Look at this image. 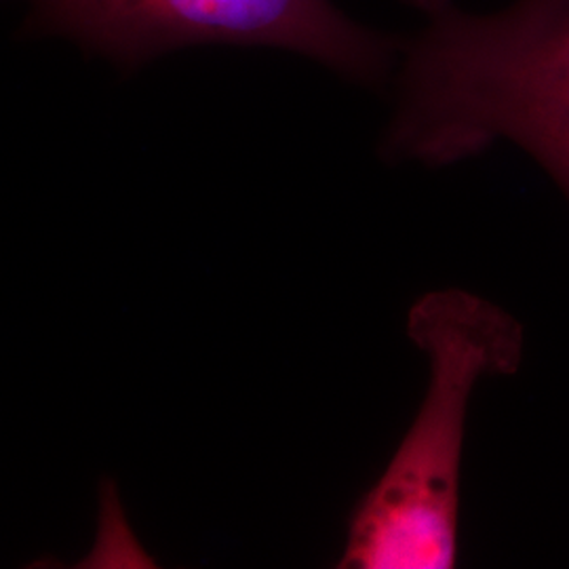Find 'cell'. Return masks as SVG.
<instances>
[{
	"mask_svg": "<svg viewBox=\"0 0 569 569\" xmlns=\"http://www.w3.org/2000/svg\"><path fill=\"white\" fill-rule=\"evenodd\" d=\"M23 39H60L136 72L201 44L268 47L302 56L346 81L390 77L401 39L346 16L333 0H26Z\"/></svg>",
	"mask_w": 569,
	"mask_h": 569,
	"instance_id": "obj_3",
	"label": "cell"
},
{
	"mask_svg": "<svg viewBox=\"0 0 569 569\" xmlns=\"http://www.w3.org/2000/svg\"><path fill=\"white\" fill-rule=\"evenodd\" d=\"M406 2L422 26L399 44L388 157L443 167L507 140L569 201V0H515L498 13Z\"/></svg>",
	"mask_w": 569,
	"mask_h": 569,
	"instance_id": "obj_1",
	"label": "cell"
},
{
	"mask_svg": "<svg viewBox=\"0 0 569 569\" xmlns=\"http://www.w3.org/2000/svg\"><path fill=\"white\" fill-rule=\"evenodd\" d=\"M407 331L427 355V397L387 470L352 510L340 568H453L468 403L483 376H512L521 363V326L460 289L422 296Z\"/></svg>",
	"mask_w": 569,
	"mask_h": 569,
	"instance_id": "obj_2",
	"label": "cell"
}]
</instances>
